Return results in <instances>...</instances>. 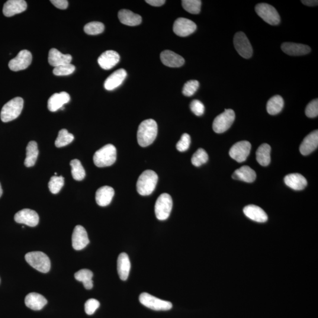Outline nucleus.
I'll return each instance as SVG.
<instances>
[{
    "mask_svg": "<svg viewBox=\"0 0 318 318\" xmlns=\"http://www.w3.org/2000/svg\"><path fill=\"white\" fill-rule=\"evenodd\" d=\"M117 158V150L113 144H108L95 153L93 162L98 168L110 166Z\"/></svg>",
    "mask_w": 318,
    "mask_h": 318,
    "instance_id": "nucleus-3",
    "label": "nucleus"
},
{
    "mask_svg": "<svg viewBox=\"0 0 318 318\" xmlns=\"http://www.w3.org/2000/svg\"><path fill=\"white\" fill-rule=\"evenodd\" d=\"M191 142V136L187 133L182 134L181 139L176 144V148L179 152H185L189 148Z\"/></svg>",
    "mask_w": 318,
    "mask_h": 318,
    "instance_id": "nucleus-43",
    "label": "nucleus"
},
{
    "mask_svg": "<svg viewBox=\"0 0 318 318\" xmlns=\"http://www.w3.org/2000/svg\"><path fill=\"white\" fill-rule=\"evenodd\" d=\"M127 72L123 69H118L108 77L105 82V88L107 91H113L120 86L126 78Z\"/></svg>",
    "mask_w": 318,
    "mask_h": 318,
    "instance_id": "nucleus-19",
    "label": "nucleus"
},
{
    "mask_svg": "<svg viewBox=\"0 0 318 318\" xmlns=\"http://www.w3.org/2000/svg\"><path fill=\"white\" fill-rule=\"evenodd\" d=\"M64 184V179L62 176H54L51 177L49 183L50 191L53 194H57L63 188Z\"/></svg>",
    "mask_w": 318,
    "mask_h": 318,
    "instance_id": "nucleus-40",
    "label": "nucleus"
},
{
    "mask_svg": "<svg viewBox=\"0 0 318 318\" xmlns=\"http://www.w3.org/2000/svg\"><path fill=\"white\" fill-rule=\"evenodd\" d=\"M305 114L310 118H314L318 115V100H314L308 105L305 110Z\"/></svg>",
    "mask_w": 318,
    "mask_h": 318,
    "instance_id": "nucleus-44",
    "label": "nucleus"
},
{
    "mask_svg": "<svg viewBox=\"0 0 318 318\" xmlns=\"http://www.w3.org/2000/svg\"><path fill=\"white\" fill-rule=\"evenodd\" d=\"M39 153L38 149L37 143L34 141H30L26 148V158L25 159L24 165L27 168L34 166L37 161Z\"/></svg>",
    "mask_w": 318,
    "mask_h": 318,
    "instance_id": "nucleus-31",
    "label": "nucleus"
},
{
    "mask_svg": "<svg viewBox=\"0 0 318 318\" xmlns=\"http://www.w3.org/2000/svg\"><path fill=\"white\" fill-rule=\"evenodd\" d=\"M90 242L88 233L84 227L76 226L72 235V246L76 250H82L88 246Z\"/></svg>",
    "mask_w": 318,
    "mask_h": 318,
    "instance_id": "nucleus-15",
    "label": "nucleus"
},
{
    "mask_svg": "<svg viewBox=\"0 0 318 318\" xmlns=\"http://www.w3.org/2000/svg\"><path fill=\"white\" fill-rule=\"evenodd\" d=\"M119 61L120 56L116 51L108 50L101 54L98 62L103 69L110 70L116 65Z\"/></svg>",
    "mask_w": 318,
    "mask_h": 318,
    "instance_id": "nucleus-17",
    "label": "nucleus"
},
{
    "mask_svg": "<svg viewBox=\"0 0 318 318\" xmlns=\"http://www.w3.org/2000/svg\"><path fill=\"white\" fill-rule=\"evenodd\" d=\"M182 4L183 7L189 13L198 14L201 12L202 1L200 0H184Z\"/></svg>",
    "mask_w": 318,
    "mask_h": 318,
    "instance_id": "nucleus-37",
    "label": "nucleus"
},
{
    "mask_svg": "<svg viewBox=\"0 0 318 318\" xmlns=\"http://www.w3.org/2000/svg\"><path fill=\"white\" fill-rule=\"evenodd\" d=\"M190 107L192 111L196 115L201 116L205 112V106L202 103L198 100H194L191 102Z\"/></svg>",
    "mask_w": 318,
    "mask_h": 318,
    "instance_id": "nucleus-46",
    "label": "nucleus"
},
{
    "mask_svg": "<svg viewBox=\"0 0 318 318\" xmlns=\"http://www.w3.org/2000/svg\"><path fill=\"white\" fill-rule=\"evenodd\" d=\"M235 114L232 109H226L223 113L217 115L213 123V129L216 133L225 132L232 126Z\"/></svg>",
    "mask_w": 318,
    "mask_h": 318,
    "instance_id": "nucleus-7",
    "label": "nucleus"
},
{
    "mask_svg": "<svg viewBox=\"0 0 318 318\" xmlns=\"http://www.w3.org/2000/svg\"><path fill=\"white\" fill-rule=\"evenodd\" d=\"M158 182V176L151 170H147L141 173L136 184L137 192L141 196H148L155 191Z\"/></svg>",
    "mask_w": 318,
    "mask_h": 318,
    "instance_id": "nucleus-2",
    "label": "nucleus"
},
{
    "mask_svg": "<svg viewBox=\"0 0 318 318\" xmlns=\"http://www.w3.org/2000/svg\"><path fill=\"white\" fill-rule=\"evenodd\" d=\"M24 101L21 98L17 97L7 103L1 111V119L4 123L11 121L17 118L23 108Z\"/></svg>",
    "mask_w": 318,
    "mask_h": 318,
    "instance_id": "nucleus-4",
    "label": "nucleus"
},
{
    "mask_svg": "<svg viewBox=\"0 0 318 318\" xmlns=\"http://www.w3.org/2000/svg\"><path fill=\"white\" fill-rule=\"evenodd\" d=\"M284 101L281 96L276 95L269 99L266 109L268 113L271 115H276L280 113L284 108Z\"/></svg>",
    "mask_w": 318,
    "mask_h": 318,
    "instance_id": "nucleus-33",
    "label": "nucleus"
},
{
    "mask_svg": "<svg viewBox=\"0 0 318 318\" xmlns=\"http://www.w3.org/2000/svg\"><path fill=\"white\" fill-rule=\"evenodd\" d=\"M139 301L144 307L155 311H169L173 307L170 302L160 300L146 292L140 295Z\"/></svg>",
    "mask_w": 318,
    "mask_h": 318,
    "instance_id": "nucleus-9",
    "label": "nucleus"
},
{
    "mask_svg": "<svg viewBox=\"0 0 318 318\" xmlns=\"http://www.w3.org/2000/svg\"><path fill=\"white\" fill-rule=\"evenodd\" d=\"M199 83L197 80H190L186 82L183 88V94L187 97H191L198 91Z\"/></svg>",
    "mask_w": 318,
    "mask_h": 318,
    "instance_id": "nucleus-42",
    "label": "nucleus"
},
{
    "mask_svg": "<svg viewBox=\"0 0 318 318\" xmlns=\"http://www.w3.org/2000/svg\"><path fill=\"white\" fill-rule=\"evenodd\" d=\"M208 159L207 152L204 149H199L192 157V163L196 167H200L207 163Z\"/></svg>",
    "mask_w": 318,
    "mask_h": 318,
    "instance_id": "nucleus-39",
    "label": "nucleus"
},
{
    "mask_svg": "<svg viewBox=\"0 0 318 318\" xmlns=\"http://www.w3.org/2000/svg\"><path fill=\"white\" fill-rule=\"evenodd\" d=\"M318 146V131L314 130L305 138L300 146L302 155L307 156L313 153Z\"/></svg>",
    "mask_w": 318,
    "mask_h": 318,
    "instance_id": "nucleus-18",
    "label": "nucleus"
},
{
    "mask_svg": "<svg viewBox=\"0 0 318 318\" xmlns=\"http://www.w3.org/2000/svg\"><path fill=\"white\" fill-rule=\"evenodd\" d=\"M70 166L72 167V174L73 179L78 181H83L85 178L86 172L80 160L78 159L72 160L70 162Z\"/></svg>",
    "mask_w": 318,
    "mask_h": 318,
    "instance_id": "nucleus-35",
    "label": "nucleus"
},
{
    "mask_svg": "<svg viewBox=\"0 0 318 318\" xmlns=\"http://www.w3.org/2000/svg\"><path fill=\"white\" fill-rule=\"evenodd\" d=\"M173 207L172 197L168 194H163L157 198L155 212L157 219L165 220L170 216Z\"/></svg>",
    "mask_w": 318,
    "mask_h": 318,
    "instance_id": "nucleus-6",
    "label": "nucleus"
},
{
    "mask_svg": "<svg viewBox=\"0 0 318 318\" xmlns=\"http://www.w3.org/2000/svg\"><path fill=\"white\" fill-rule=\"evenodd\" d=\"M255 11L260 17L270 25H276L281 21L278 12L271 5L261 3L256 5Z\"/></svg>",
    "mask_w": 318,
    "mask_h": 318,
    "instance_id": "nucleus-8",
    "label": "nucleus"
},
{
    "mask_svg": "<svg viewBox=\"0 0 318 318\" xmlns=\"http://www.w3.org/2000/svg\"><path fill=\"white\" fill-rule=\"evenodd\" d=\"M197 24L185 18H179L173 24V31L178 36L187 37L197 30Z\"/></svg>",
    "mask_w": 318,
    "mask_h": 318,
    "instance_id": "nucleus-13",
    "label": "nucleus"
},
{
    "mask_svg": "<svg viewBox=\"0 0 318 318\" xmlns=\"http://www.w3.org/2000/svg\"><path fill=\"white\" fill-rule=\"evenodd\" d=\"M32 54L27 50H21L14 59L8 63L9 69L13 72L23 70L28 68L32 62Z\"/></svg>",
    "mask_w": 318,
    "mask_h": 318,
    "instance_id": "nucleus-12",
    "label": "nucleus"
},
{
    "mask_svg": "<svg viewBox=\"0 0 318 318\" xmlns=\"http://www.w3.org/2000/svg\"><path fill=\"white\" fill-rule=\"evenodd\" d=\"M118 17L122 24L128 26H136L140 24L142 21L140 15L128 9H121L118 12Z\"/></svg>",
    "mask_w": 318,
    "mask_h": 318,
    "instance_id": "nucleus-29",
    "label": "nucleus"
},
{
    "mask_svg": "<svg viewBox=\"0 0 318 318\" xmlns=\"http://www.w3.org/2000/svg\"><path fill=\"white\" fill-rule=\"evenodd\" d=\"M281 49L288 55L292 56H304L311 52V48L307 45L294 43H284Z\"/></svg>",
    "mask_w": 318,
    "mask_h": 318,
    "instance_id": "nucleus-20",
    "label": "nucleus"
},
{
    "mask_svg": "<svg viewBox=\"0 0 318 318\" xmlns=\"http://www.w3.org/2000/svg\"><path fill=\"white\" fill-rule=\"evenodd\" d=\"M146 2L147 4L155 7H160L165 4L166 1L165 0H146Z\"/></svg>",
    "mask_w": 318,
    "mask_h": 318,
    "instance_id": "nucleus-48",
    "label": "nucleus"
},
{
    "mask_svg": "<svg viewBox=\"0 0 318 318\" xmlns=\"http://www.w3.org/2000/svg\"><path fill=\"white\" fill-rule=\"evenodd\" d=\"M93 272L87 269L80 270L75 274L76 280L82 282L86 290H91L93 287Z\"/></svg>",
    "mask_w": 318,
    "mask_h": 318,
    "instance_id": "nucleus-34",
    "label": "nucleus"
},
{
    "mask_svg": "<svg viewBox=\"0 0 318 318\" xmlns=\"http://www.w3.org/2000/svg\"><path fill=\"white\" fill-rule=\"evenodd\" d=\"M76 67L72 64H64L55 67L53 70V74L57 76H68L75 72Z\"/></svg>",
    "mask_w": 318,
    "mask_h": 318,
    "instance_id": "nucleus-41",
    "label": "nucleus"
},
{
    "mask_svg": "<svg viewBox=\"0 0 318 318\" xmlns=\"http://www.w3.org/2000/svg\"><path fill=\"white\" fill-rule=\"evenodd\" d=\"M2 195V189L1 184H0V198H1Z\"/></svg>",
    "mask_w": 318,
    "mask_h": 318,
    "instance_id": "nucleus-50",
    "label": "nucleus"
},
{
    "mask_svg": "<svg viewBox=\"0 0 318 318\" xmlns=\"http://www.w3.org/2000/svg\"><path fill=\"white\" fill-rule=\"evenodd\" d=\"M131 268L129 258L126 253H121L117 259L118 274L122 281H126Z\"/></svg>",
    "mask_w": 318,
    "mask_h": 318,
    "instance_id": "nucleus-28",
    "label": "nucleus"
},
{
    "mask_svg": "<svg viewBox=\"0 0 318 318\" xmlns=\"http://www.w3.org/2000/svg\"><path fill=\"white\" fill-rule=\"evenodd\" d=\"M74 136L70 133L66 129H62L58 134V137L55 141V145L57 147H62L68 145L74 140Z\"/></svg>",
    "mask_w": 318,
    "mask_h": 318,
    "instance_id": "nucleus-36",
    "label": "nucleus"
},
{
    "mask_svg": "<svg viewBox=\"0 0 318 318\" xmlns=\"http://www.w3.org/2000/svg\"><path fill=\"white\" fill-rule=\"evenodd\" d=\"M27 8V2L24 0H9L5 3L2 12L5 17H9L21 13Z\"/></svg>",
    "mask_w": 318,
    "mask_h": 318,
    "instance_id": "nucleus-16",
    "label": "nucleus"
},
{
    "mask_svg": "<svg viewBox=\"0 0 318 318\" xmlns=\"http://www.w3.org/2000/svg\"><path fill=\"white\" fill-rule=\"evenodd\" d=\"M284 182L288 187L295 191L303 190L307 186V179L300 173H292L286 176Z\"/></svg>",
    "mask_w": 318,
    "mask_h": 318,
    "instance_id": "nucleus-25",
    "label": "nucleus"
},
{
    "mask_svg": "<svg viewBox=\"0 0 318 318\" xmlns=\"http://www.w3.org/2000/svg\"><path fill=\"white\" fill-rule=\"evenodd\" d=\"M271 147L269 144L264 143L260 146L256 151V160L262 166H267L271 162Z\"/></svg>",
    "mask_w": 318,
    "mask_h": 318,
    "instance_id": "nucleus-32",
    "label": "nucleus"
},
{
    "mask_svg": "<svg viewBox=\"0 0 318 318\" xmlns=\"http://www.w3.org/2000/svg\"><path fill=\"white\" fill-rule=\"evenodd\" d=\"M256 173L252 168L247 166H243L237 169L232 175V178L246 183H252L255 181Z\"/></svg>",
    "mask_w": 318,
    "mask_h": 318,
    "instance_id": "nucleus-30",
    "label": "nucleus"
},
{
    "mask_svg": "<svg viewBox=\"0 0 318 318\" xmlns=\"http://www.w3.org/2000/svg\"><path fill=\"white\" fill-rule=\"evenodd\" d=\"M250 149H251V144L249 141H239L231 147L229 155L237 162L242 163L245 162L249 156Z\"/></svg>",
    "mask_w": 318,
    "mask_h": 318,
    "instance_id": "nucleus-11",
    "label": "nucleus"
},
{
    "mask_svg": "<svg viewBox=\"0 0 318 318\" xmlns=\"http://www.w3.org/2000/svg\"><path fill=\"white\" fill-rule=\"evenodd\" d=\"M233 44L237 52L244 59H248L252 57V47L248 38L243 32H238L234 35Z\"/></svg>",
    "mask_w": 318,
    "mask_h": 318,
    "instance_id": "nucleus-10",
    "label": "nucleus"
},
{
    "mask_svg": "<svg viewBox=\"0 0 318 318\" xmlns=\"http://www.w3.org/2000/svg\"><path fill=\"white\" fill-rule=\"evenodd\" d=\"M158 127L156 121L147 119L141 122L138 128L137 141L141 147H147L153 143L157 137Z\"/></svg>",
    "mask_w": 318,
    "mask_h": 318,
    "instance_id": "nucleus-1",
    "label": "nucleus"
},
{
    "mask_svg": "<svg viewBox=\"0 0 318 318\" xmlns=\"http://www.w3.org/2000/svg\"><path fill=\"white\" fill-rule=\"evenodd\" d=\"M72 56L70 54H64L56 49H51L49 54V63L51 66L55 67L70 64Z\"/></svg>",
    "mask_w": 318,
    "mask_h": 318,
    "instance_id": "nucleus-26",
    "label": "nucleus"
},
{
    "mask_svg": "<svg viewBox=\"0 0 318 318\" xmlns=\"http://www.w3.org/2000/svg\"><path fill=\"white\" fill-rule=\"evenodd\" d=\"M301 2H303L304 4L310 6V7L316 6L318 4V1H316V0H305H305H303Z\"/></svg>",
    "mask_w": 318,
    "mask_h": 318,
    "instance_id": "nucleus-49",
    "label": "nucleus"
},
{
    "mask_svg": "<svg viewBox=\"0 0 318 318\" xmlns=\"http://www.w3.org/2000/svg\"><path fill=\"white\" fill-rule=\"evenodd\" d=\"M100 307V303L95 299H91L86 301L85 305L86 313L89 316H92Z\"/></svg>",
    "mask_w": 318,
    "mask_h": 318,
    "instance_id": "nucleus-45",
    "label": "nucleus"
},
{
    "mask_svg": "<svg viewBox=\"0 0 318 318\" xmlns=\"http://www.w3.org/2000/svg\"><path fill=\"white\" fill-rule=\"evenodd\" d=\"M105 30V25L102 22L93 21L87 24L84 27V31L89 35H98L103 33Z\"/></svg>",
    "mask_w": 318,
    "mask_h": 318,
    "instance_id": "nucleus-38",
    "label": "nucleus"
},
{
    "mask_svg": "<svg viewBox=\"0 0 318 318\" xmlns=\"http://www.w3.org/2000/svg\"><path fill=\"white\" fill-rule=\"evenodd\" d=\"M14 220L18 223L34 227L36 226L39 222V216L36 212L29 209H24L15 214Z\"/></svg>",
    "mask_w": 318,
    "mask_h": 318,
    "instance_id": "nucleus-14",
    "label": "nucleus"
},
{
    "mask_svg": "<svg viewBox=\"0 0 318 318\" xmlns=\"http://www.w3.org/2000/svg\"><path fill=\"white\" fill-rule=\"evenodd\" d=\"M70 100V95L65 92L55 93L51 96L48 101V108L50 111H56L62 108L64 105L69 102Z\"/></svg>",
    "mask_w": 318,
    "mask_h": 318,
    "instance_id": "nucleus-22",
    "label": "nucleus"
},
{
    "mask_svg": "<svg viewBox=\"0 0 318 318\" xmlns=\"http://www.w3.org/2000/svg\"><path fill=\"white\" fill-rule=\"evenodd\" d=\"M243 213L250 219L256 222L264 223L268 219L267 214L258 206L250 205L243 209Z\"/></svg>",
    "mask_w": 318,
    "mask_h": 318,
    "instance_id": "nucleus-21",
    "label": "nucleus"
},
{
    "mask_svg": "<svg viewBox=\"0 0 318 318\" xmlns=\"http://www.w3.org/2000/svg\"><path fill=\"white\" fill-rule=\"evenodd\" d=\"M25 261L38 271L47 273L50 270L51 263L49 257L41 252H31L25 256Z\"/></svg>",
    "mask_w": 318,
    "mask_h": 318,
    "instance_id": "nucleus-5",
    "label": "nucleus"
},
{
    "mask_svg": "<svg viewBox=\"0 0 318 318\" xmlns=\"http://www.w3.org/2000/svg\"><path fill=\"white\" fill-rule=\"evenodd\" d=\"M160 59L164 65L169 67H180L185 63L184 58L170 50L163 51L160 54Z\"/></svg>",
    "mask_w": 318,
    "mask_h": 318,
    "instance_id": "nucleus-23",
    "label": "nucleus"
},
{
    "mask_svg": "<svg viewBox=\"0 0 318 318\" xmlns=\"http://www.w3.org/2000/svg\"><path fill=\"white\" fill-rule=\"evenodd\" d=\"M114 195V190L110 186H105L99 188L96 194V201L101 207H106L111 203Z\"/></svg>",
    "mask_w": 318,
    "mask_h": 318,
    "instance_id": "nucleus-24",
    "label": "nucleus"
},
{
    "mask_svg": "<svg viewBox=\"0 0 318 318\" xmlns=\"http://www.w3.org/2000/svg\"><path fill=\"white\" fill-rule=\"evenodd\" d=\"M47 304V301L43 295L32 292L25 298V304L30 309L34 311L42 310Z\"/></svg>",
    "mask_w": 318,
    "mask_h": 318,
    "instance_id": "nucleus-27",
    "label": "nucleus"
},
{
    "mask_svg": "<svg viewBox=\"0 0 318 318\" xmlns=\"http://www.w3.org/2000/svg\"><path fill=\"white\" fill-rule=\"evenodd\" d=\"M52 4L57 8L65 9L68 7L69 2L67 0H51Z\"/></svg>",
    "mask_w": 318,
    "mask_h": 318,
    "instance_id": "nucleus-47",
    "label": "nucleus"
}]
</instances>
